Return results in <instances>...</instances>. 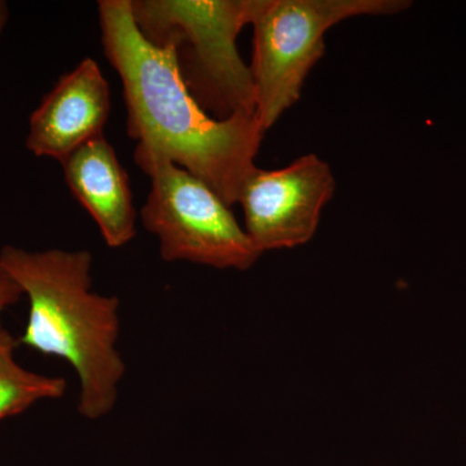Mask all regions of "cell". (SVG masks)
<instances>
[{"label":"cell","mask_w":466,"mask_h":466,"mask_svg":"<svg viewBox=\"0 0 466 466\" xmlns=\"http://www.w3.org/2000/svg\"><path fill=\"white\" fill-rule=\"evenodd\" d=\"M104 54L124 87L134 158L173 162L207 184L228 207L256 171L265 131L256 116L213 118L193 99L170 52L158 50L135 25L131 0L97 5Z\"/></svg>","instance_id":"1"},{"label":"cell","mask_w":466,"mask_h":466,"mask_svg":"<svg viewBox=\"0 0 466 466\" xmlns=\"http://www.w3.org/2000/svg\"><path fill=\"white\" fill-rule=\"evenodd\" d=\"M0 260L29 299L18 345L67 361L79 380V413L88 420L108 415L126 372L116 350L119 300L92 290L90 251L5 245Z\"/></svg>","instance_id":"2"},{"label":"cell","mask_w":466,"mask_h":466,"mask_svg":"<svg viewBox=\"0 0 466 466\" xmlns=\"http://www.w3.org/2000/svg\"><path fill=\"white\" fill-rule=\"evenodd\" d=\"M258 0H131L144 39L170 52L183 84L219 121L256 116L250 67L238 50V34L253 21Z\"/></svg>","instance_id":"3"},{"label":"cell","mask_w":466,"mask_h":466,"mask_svg":"<svg viewBox=\"0 0 466 466\" xmlns=\"http://www.w3.org/2000/svg\"><path fill=\"white\" fill-rule=\"evenodd\" d=\"M407 0H258L250 70L256 116L267 133L299 100L312 67L324 56L325 34L351 17L391 16Z\"/></svg>","instance_id":"4"},{"label":"cell","mask_w":466,"mask_h":466,"mask_svg":"<svg viewBox=\"0 0 466 466\" xmlns=\"http://www.w3.org/2000/svg\"><path fill=\"white\" fill-rule=\"evenodd\" d=\"M134 159L150 177L140 218L158 238L162 259L238 271L256 265L262 253L213 189L167 159Z\"/></svg>","instance_id":"5"},{"label":"cell","mask_w":466,"mask_h":466,"mask_svg":"<svg viewBox=\"0 0 466 466\" xmlns=\"http://www.w3.org/2000/svg\"><path fill=\"white\" fill-rule=\"evenodd\" d=\"M334 191L332 168L314 153L279 170L257 167L238 198L245 231L262 254L305 245L317 233Z\"/></svg>","instance_id":"6"},{"label":"cell","mask_w":466,"mask_h":466,"mask_svg":"<svg viewBox=\"0 0 466 466\" xmlns=\"http://www.w3.org/2000/svg\"><path fill=\"white\" fill-rule=\"evenodd\" d=\"M110 91L99 64L85 58L60 76L29 118L26 147L36 157L63 162L84 144L104 134Z\"/></svg>","instance_id":"7"},{"label":"cell","mask_w":466,"mask_h":466,"mask_svg":"<svg viewBox=\"0 0 466 466\" xmlns=\"http://www.w3.org/2000/svg\"><path fill=\"white\" fill-rule=\"evenodd\" d=\"M70 192L95 220L109 248L127 245L137 236V210L127 173L103 135L79 147L63 162Z\"/></svg>","instance_id":"8"},{"label":"cell","mask_w":466,"mask_h":466,"mask_svg":"<svg viewBox=\"0 0 466 466\" xmlns=\"http://www.w3.org/2000/svg\"><path fill=\"white\" fill-rule=\"evenodd\" d=\"M15 349H0V420L16 416L38 401L57 400L66 390L63 377L39 375L20 366Z\"/></svg>","instance_id":"9"},{"label":"cell","mask_w":466,"mask_h":466,"mask_svg":"<svg viewBox=\"0 0 466 466\" xmlns=\"http://www.w3.org/2000/svg\"><path fill=\"white\" fill-rule=\"evenodd\" d=\"M24 291L0 260V349L17 348L16 339L2 323V314L23 299Z\"/></svg>","instance_id":"10"},{"label":"cell","mask_w":466,"mask_h":466,"mask_svg":"<svg viewBox=\"0 0 466 466\" xmlns=\"http://www.w3.org/2000/svg\"><path fill=\"white\" fill-rule=\"evenodd\" d=\"M9 17V8L5 0H0V34L5 30Z\"/></svg>","instance_id":"11"}]
</instances>
